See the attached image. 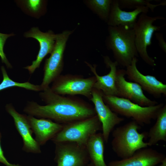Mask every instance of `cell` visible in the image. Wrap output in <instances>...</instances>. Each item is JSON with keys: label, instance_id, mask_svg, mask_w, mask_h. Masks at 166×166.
Instances as JSON below:
<instances>
[{"label": "cell", "instance_id": "obj_1", "mask_svg": "<svg viewBox=\"0 0 166 166\" xmlns=\"http://www.w3.org/2000/svg\"><path fill=\"white\" fill-rule=\"evenodd\" d=\"M45 105L29 102L23 111L29 115L50 119L61 124L93 117L96 113L94 107L83 100L74 97L65 96L53 92L49 86L40 93Z\"/></svg>", "mask_w": 166, "mask_h": 166}, {"label": "cell", "instance_id": "obj_2", "mask_svg": "<svg viewBox=\"0 0 166 166\" xmlns=\"http://www.w3.org/2000/svg\"><path fill=\"white\" fill-rule=\"evenodd\" d=\"M106 41L107 48L112 51L118 65L126 67L134 57L139 55L135 45L133 29L109 26Z\"/></svg>", "mask_w": 166, "mask_h": 166}, {"label": "cell", "instance_id": "obj_3", "mask_svg": "<svg viewBox=\"0 0 166 166\" xmlns=\"http://www.w3.org/2000/svg\"><path fill=\"white\" fill-rule=\"evenodd\" d=\"M140 126L133 120L117 127L112 132V148L119 157L125 159L132 156L137 151L148 146L144 139L146 132H138Z\"/></svg>", "mask_w": 166, "mask_h": 166}, {"label": "cell", "instance_id": "obj_4", "mask_svg": "<svg viewBox=\"0 0 166 166\" xmlns=\"http://www.w3.org/2000/svg\"><path fill=\"white\" fill-rule=\"evenodd\" d=\"M103 99L113 111L132 118L140 126L150 124L152 120L156 119L159 111L164 105L161 103L154 106H142L124 98L103 94Z\"/></svg>", "mask_w": 166, "mask_h": 166}, {"label": "cell", "instance_id": "obj_5", "mask_svg": "<svg viewBox=\"0 0 166 166\" xmlns=\"http://www.w3.org/2000/svg\"><path fill=\"white\" fill-rule=\"evenodd\" d=\"M102 130L97 116L63 124L61 130L51 140L54 143L72 142L85 146L91 136Z\"/></svg>", "mask_w": 166, "mask_h": 166}, {"label": "cell", "instance_id": "obj_6", "mask_svg": "<svg viewBox=\"0 0 166 166\" xmlns=\"http://www.w3.org/2000/svg\"><path fill=\"white\" fill-rule=\"evenodd\" d=\"M163 16L151 17L147 14H140L134 27L135 46L138 55L143 60L150 66L156 65L154 60L150 57L147 48L152 44L151 40L154 32L160 30L162 26L153 25L158 20H165Z\"/></svg>", "mask_w": 166, "mask_h": 166}, {"label": "cell", "instance_id": "obj_7", "mask_svg": "<svg viewBox=\"0 0 166 166\" xmlns=\"http://www.w3.org/2000/svg\"><path fill=\"white\" fill-rule=\"evenodd\" d=\"M96 81L94 76L85 78L79 75H61L53 82L50 88L53 92L60 95H81L90 100Z\"/></svg>", "mask_w": 166, "mask_h": 166}, {"label": "cell", "instance_id": "obj_8", "mask_svg": "<svg viewBox=\"0 0 166 166\" xmlns=\"http://www.w3.org/2000/svg\"><path fill=\"white\" fill-rule=\"evenodd\" d=\"M73 32L66 30L57 34L54 49L45 63L43 79L40 85L42 91L61 75L63 68L64 53L66 43Z\"/></svg>", "mask_w": 166, "mask_h": 166}, {"label": "cell", "instance_id": "obj_9", "mask_svg": "<svg viewBox=\"0 0 166 166\" xmlns=\"http://www.w3.org/2000/svg\"><path fill=\"white\" fill-rule=\"evenodd\" d=\"M55 144L54 160L57 166H86L89 158L85 146L69 142Z\"/></svg>", "mask_w": 166, "mask_h": 166}, {"label": "cell", "instance_id": "obj_10", "mask_svg": "<svg viewBox=\"0 0 166 166\" xmlns=\"http://www.w3.org/2000/svg\"><path fill=\"white\" fill-rule=\"evenodd\" d=\"M103 95L101 91L93 88L90 100L94 105L96 115L101 124L102 133L105 142L107 143L114 127L124 119L118 117L105 104L103 99Z\"/></svg>", "mask_w": 166, "mask_h": 166}, {"label": "cell", "instance_id": "obj_11", "mask_svg": "<svg viewBox=\"0 0 166 166\" xmlns=\"http://www.w3.org/2000/svg\"><path fill=\"white\" fill-rule=\"evenodd\" d=\"M125 75V70L117 69L115 84L118 97L128 99L142 106H150L158 104L157 102L150 99L145 96L138 84L126 80Z\"/></svg>", "mask_w": 166, "mask_h": 166}, {"label": "cell", "instance_id": "obj_12", "mask_svg": "<svg viewBox=\"0 0 166 166\" xmlns=\"http://www.w3.org/2000/svg\"><path fill=\"white\" fill-rule=\"evenodd\" d=\"M138 61L137 57H134L131 64L126 67L125 74L128 78L138 84L143 90L155 98L160 97L162 94L166 96V85L154 76L141 73L136 67Z\"/></svg>", "mask_w": 166, "mask_h": 166}, {"label": "cell", "instance_id": "obj_13", "mask_svg": "<svg viewBox=\"0 0 166 166\" xmlns=\"http://www.w3.org/2000/svg\"><path fill=\"white\" fill-rule=\"evenodd\" d=\"M6 108L13 118L16 128L22 139V150L27 152L41 153L40 146L32 136L33 132L27 116L18 112L11 104L6 105Z\"/></svg>", "mask_w": 166, "mask_h": 166}, {"label": "cell", "instance_id": "obj_14", "mask_svg": "<svg viewBox=\"0 0 166 166\" xmlns=\"http://www.w3.org/2000/svg\"><path fill=\"white\" fill-rule=\"evenodd\" d=\"M26 38H32L36 39L39 42L40 48L35 60L33 61L32 64L24 68L27 69L30 74L33 73L35 69L38 68L42 60L48 54L52 52L55 44L57 34L52 31L42 32L37 27L31 28L24 34Z\"/></svg>", "mask_w": 166, "mask_h": 166}, {"label": "cell", "instance_id": "obj_15", "mask_svg": "<svg viewBox=\"0 0 166 166\" xmlns=\"http://www.w3.org/2000/svg\"><path fill=\"white\" fill-rule=\"evenodd\" d=\"M166 158L164 154L147 148L139 149L132 156L120 160L112 161L107 166H155Z\"/></svg>", "mask_w": 166, "mask_h": 166}, {"label": "cell", "instance_id": "obj_16", "mask_svg": "<svg viewBox=\"0 0 166 166\" xmlns=\"http://www.w3.org/2000/svg\"><path fill=\"white\" fill-rule=\"evenodd\" d=\"M103 58L106 66L110 69L109 72L103 76H100L97 73L96 65L93 66L89 63L85 62L96 78V81L93 88L101 91L105 95L118 97L115 82L117 67L118 65L116 61H113L108 56H103Z\"/></svg>", "mask_w": 166, "mask_h": 166}, {"label": "cell", "instance_id": "obj_17", "mask_svg": "<svg viewBox=\"0 0 166 166\" xmlns=\"http://www.w3.org/2000/svg\"><path fill=\"white\" fill-rule=\"evenodd\" d=\"M146 6L137 7L132 11L122 10L119 7L118 0H113L107 23L109 26H121L133 29L137 22L138 15L149 11Z\"/></svg>", "mask_w": 166, "mask_h": 166}, {"label": "cell", "instance_id": "obj_18", "mask_svg": "<svg viewBox=\"0 0 166 166\" xmlns=\"http://www.w3.org/2000/svg\"><path fill=\"white\" fill-rule=\"evenodd\" d=\"M27 118L31 128L35 135V139L40 145L51 140L62 129L63 124L48 119H37L28 115Z\"/></svg>", "mask_w": 166, "mask_h": 166}, {"label": "cell", "instance_id": "obj_19", "mask_svg": "<svg viewBox=\"0 0 166 166\" xmlns=\"http://www.w3.org/2000/svg\"><path fill=\"white\" fill-rule=\"evenodd\" d=\"M105 142L102 133L97 132L91 136L86 144L89 160L94 166H107L104 159Z\"/></svg>", "mask_w": 166, "mask_h": 166}, {"label": "cell", "instance_id": "obj_20", "mask_svg": "<svg viewBox=\"0 0 166 166\" xmlns=\"http://www.w3.org/2000/svg\"><path fill=\"white\" fill-rule=\"evenodd\" d=\"M156 121L150 128L148 134V146L156 144L160 141H166V105L159 111Z\"/></svg>", "mask_w": 166, "mask_h": 166}, {"label": "cell", "instance_id": "obj_21", "mask_svg": "<svg viewBox=\"0 0 166 166\" xmlns=\"http://www.w3.org/2000/svg\"><path fill=\"white\" fill-rule=\"evenodd\" d=\"M1 70L3 78L2 82L0 84V91L14 87L22 88L35 91H42L40 85H35L28 81L24 83H19L13 80L8 76L4 66L1 67Z\"/></svg>", "mask_w": 166, "mask_h": 166}, {"label": "cell", "instance_id": "obj_22", "mask_svg": "<svg viewBox=\"0 0 166 166\" xmlns=\"http://www.w3.org/2000/svg\"><path fill=\"white\" fill-rule=\"evenodd\" d=\"M112 1V0H89L87 2L91 9L101 19L107 22Z\"/></svg>", "mask_w": 166, "mask_h": 166}, {"label": "cell", "instance_id": "obj_23", "mask_svg": "<svg viewBox=\"0 0 166 166\" xmlns=\"http://www.w3.org/2000/svg\"><path fill=\"white\" fill-rule=\"evenodd\" d=\"M18 4L28 14L34 17L42 14L45 10V2L40 0L18 1Z\"/></svg>", "mask_w": 166, "mask_h": 166}, {"label": "cell", "instance_id": "obj_24", "mask_svg": "<svg viewBox=\"0 0 166 166\" xmlns=\"http://www.w3.org/2000/svg\"><path fill=\"white\" fill-rule=\"evenodd\" d=\"M150 0H118L120 8L122 9H135L141 6H146L153 12L154 9L160 6L166 5V0L161 1L159 4H152L150 3Z\"/></svg>", "mask_w": 166, "mask_h": 166}, {"label": "cell", "instance_id": "obj_25", "mask_svg": "<svg viewBox=\"0 0 166 166\" xmlns=\"http://www.w3.org/2000/svg\"><path fill=\"white\" fill-rule=\"evenodd\" d=\"M14 35L13 33L6 34L0 33V57L2 62L4 63L8 68H11L12 66L9 62L4 53L3 50L4 46L8 38Z\"/></svg>", "mask_w": 166, "mask_h": 166}, {"label": "cell", "instance_id": "obj_26", "mask_svg": "<svg viewBox=\"0 0 166 166\" xmlns=\"http://www.w3.org/2000/svg\"><path fill=\"white\" fill-rule=\"evenodd\" d=\"M156 39L158 42V44L160 48L165 53H166V42L164 39L162 33H156L155 34Z\"/></svg>", "mask_w": 166, "mask_h": 166}, {"label": "cell", "instance_id": "obj_27", "mask_svg": "<svg viewBox=\"0 0 166 166\" xmlns=\"http://www.w3.org/2000/svg\"><path fill=\"white\" fill-rule=\"evenodd\" d=\"M1 135L0 132V162L4 164L6 166H22L19 164H12L9 163L4 156L1 144Z\"/></svg>", "mask_w": 166, "mask_h": 166}, {"label": "cell", "instance_id": "obj_28", "mask_svg": "<svg viewBox=\"0 0 166 166\" xmlns=\"http://www.w3.org/2000/svg\"><path fill=\"white\" fill-rule=\"evenodd\" d=\"M157 166H166V158H165L164 160L160 163V164Z\"/></svg>", "mask_w": 166, "mask_h": 166}, {"label": "cell", "instance_id": "obj_29", "mask_svg": "<svg viewBox=\"0 0 166 166\" xmlns=\"http://www.w3.org/2000/svg\"><path fill=\"white\" fill-rule=\"evenodd\" d=\"M86 166H94L91 162H90V163H89Z\"/></svg>", "mask_w": 166, "mask_h": 166}]
</instances>
